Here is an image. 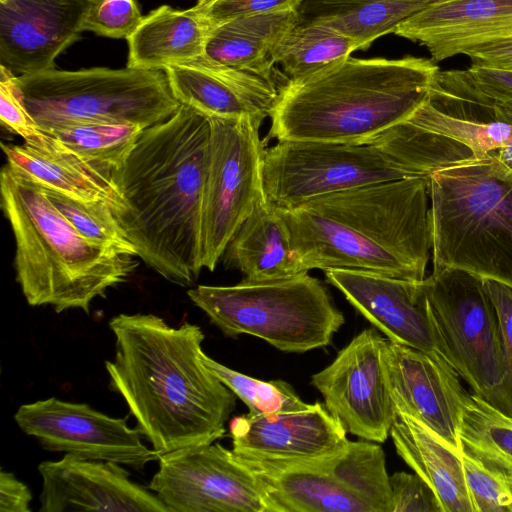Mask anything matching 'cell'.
Listing matches in <instances>:
<instances>
[{"mask_svg":"<svg viewBox=\"0 0 512 512\" xmlns=\"http://www.w3.org/2000/svg\"><path fill=\"white\" fill-rule=\"evenodd\" d=\"M109 327L115 336L114 359L105 362L110 388L159 456L223 437L236 395L204 365L201 327H172L142 313L119 314Z\"/></svg>","mask_w":512,"mask_h":512,"instance_id":"obj_1","label":"cell"},{"mask_svg":"<svg viewBox=\"0 0 512 512\" xmlns=\"http://www.w3.org/2000/svg\"><path fill=\"white\" fill-rule=\"evenodd\" d=\"M210 118L181 105L144 129L112 172L124 208L115 214L137 257L166 280L187 286L202 270L200 226Z\"/></svg>","mask_w":512,"mask_h":512,"instance_id":"obj_2","label":"cell"},{"mask_svg":"<svg viewBox=\"0 0 512 512\" xmlns=\"http://www.w3.org/2000/svg\"><path fill=\"white\" fill-rule=\"evenodd\" d=\"M428 178L355 187L283 210L301 272L365 270L422 281L432 249Z\"/></svg>","mask_w":512,"mask_h":512,"instance_id":"obj_3","label":"cell"},{"mask_svg":"<svg viewBox=\"0 0 512 512\" xmlns=\"http://www.w3.org/2000/svg\"><path fill=\"white\" fill-rule=\"evenodd\" d=\"M438 71L432 60L412 56L335 62L282 87L268 137L368 143L426 101Z\"/></svg>","mask_w":512,"mask_h":512,"instance_id":"obj_4","label":"cell"},{"mask_svg":"<svg viewBox=\"0 0 512 512\" xmlns=\"http://www.w3.org/2000/svg\"><path fill=\"white\" fill-rule=\"evenodd\" d=\"M0 194L15 240L16 280L29 305L89 314L95 298L135 269L134 256L87 239L39 184L8 163L0 173Z\"/></svg>","mask_w":512,"mask_h":512,"instance_id":"obj_5","label":"cell"},{"mask_svg":"<svg viewBox=\"0 0 512 512\" xmlns=\"http://www.w3.org/2000/svg\"><path fill=\"white\" fill-rule=\"evenodd\" d=\"M433 270L457 268L512 288V171L494 151L428 177Z\"/></svg>","mask_w":512,"mask_h":512,"instance_id":"obj_6","label":"cell"},{"mask_svg":"<svg viewBox=\"0 0 512 512\" xmlns=\"http://www.w3.org/2000/svg\"><path fill=\"white\" fill-rule=\"evenodd\" d=\"M187 294L224 335H252L283 352L325 347L345 322L327 288L308 272L231 286L199 285Z\"/></svg>","mask_w":512,"mask_h":512,"instance_id":"obj_7","label":"cell"},{"mask_svg":"<svg viewBox=\"0 0 512 512\" xmlns=\"http://www.w3.org/2000/svg\"><path fill=\"white\" fill-rule=\"evenodd\" d=\"M15 84L41 130L76 122L136 124L146 129L181 106L162 69L55 68L18 75Z\"/></svg>","mask_w":512,"mask_h":512,"instance_id":"obj_8","label":"cell"},{"mask_svg":"<svg viewBox=\"0 0 512 512\" xmlns=\"http://www.w3.org/2000/svg\"><path fill=\"white\" fill-rule=\"evenodd\" d=\"M449 365L477 395L504 413L499 323L483 279L457 268L424 279Z\"/></svg>","mask_w":512,"mask_h":512,"instance_id":"obj_9","label":"cell"},{"mask_svg":"<svg viewBox=\"0 0 512 512\" xmlns=\"http://www.w3.org/2000/svg\"><path fill=\"white\" fill-rule=\"evenodd\" d=\"M210 118L200 226L202 269L214 271L244 220L261 200L265 147L250 118Z\"/></svg>","mask_w":512,"mask_h":512,"instance_id":"obj_10","label":"cell"},{"mask_svg":"<svg viewBox=\"0 0 512 512\" xmlns=\"http://www.w3.org/2000/svg\"><path fill=\"white\" fill-rule=\"evenodd\" d=\"M412 177L370 143L277 141L265 149L267 201L287 210L313 198Z\"/></svg>","mask_w":512,"mask_h":512,"instance_id":"obj_11","label":"cell"},{"mask_svg":"<svg viewBox=\"0 0 512 512\" xmlns=\"http://www.w3.org/2000/svg\"><path fill=\"white\" fill-rule=\"evenodd\" d=\"M158 462L148 488L169 512H270L257 478L219 443L165 453Z\"/></svg>","mask_w":512,"mask_h":512,"instance_id":"obj_12","label":"cell"},{"mask_svg":"<svg viewBox=\"0 0 512 512\" xmlns=\"http://www.w3.org/2000/svg\"><path fill=\"white\" fill-rule=\"evenodd\" d=\"M385 340L376 328L365 329L311 377L324 405L347 433L376 443L390 436L396 418L382 362Z\"/></svg>","mask_w":512,"mask_h":512,"instance_id":"obj_13","label":"cell"},{"mask_svg":"<svg viewBox=\"0 0 512 512\" xmlns=\"http://www.w3.org/2000/svg\"><path fill=\"white\" fill-rule=\"evenodd\" d=\"M14 420L22 432L35 437L49 451L138 470L159 458L142 442L139 429L128 426V417L114 418L86 403L55 397L38 400L21 405Z\"/></svg>","mask_w":512,"mask_h":512,"instance_id":"obj_14","label":"cell"},{"mask_svg":"<svg viewBox=\"0 0 512 512\" xmlns=\"http://www.w3.org/2000/svg\"><path fill=\"white\" fill-rule=\"evenodd\" d=\"M382 362L395 408L408 413L455 451L471 394L442 358L386 338Z\"/></svg>","mask_w":512,"mask_h":512,"instance_id":"obj_15","label":"cell"},{"mask_svg":"<svg viewBox=\"0 0 512 512\" xmlns=\"http://www.w3.org/2000/svg\"><path fill=\"white\" fill-rule=\"evenodd\" d=\"M324 272L327 282L388 340L439 356L448 363L424 280L346 268Z\"/></svg>","mask_w":512,"mask_h":512,"instance_id":"obj_16","label":"cell"},{"mask_svg":"<svg viewBox=\"0 0 512 512\" xmlns=\"http://www.w3.org/2000/svg\"><path fill=\"white\" fill-rule=\"evenodd\" d=\"M406 120L475 154L512 144V105L481 91L467 70H439L426 101Z\"/></svg>","mask_w":512,"mask_h":512,"instance_id":"obj_17","label":"cell"},{"mask_svg":"<svg viewBox=\"0 0 512 512\" xmlns=\"http://www.w3.org/2000/svg\"><path fill=\"white\" fill-rule=\"evenodd\" d=\"M96 0H0V65L19 75L55 69Z\"/></svg>","mask_w":512,"mask_h":512,"instance_id":"obj_18","label":"cell"},{"mask_svg":"<svg viewBox=\"0 0 512 512\" xmlns=\"http://www.w3.org/2000/svg\"><path fill=\"white\" fill-rule=\"evenodd\" d=\"M40 512H169L148 489L133 482L121 464L65 454L38 465Z\"/></svg>","mask_w":512,"mask_h":512,"instance_id":"obj_19","label":"cell"},{"mask_svg":"<svg viewBox=\"0 0 512 512\" xmlns=\"http://www.w3.org/2000/svg\"><path fill=\"white\" fill-rule=\"evenodd\" d=\"M232 451L279 460H313L340 451L347 430L320 402L288 411L239 415L229 424Z\"/></svg>","mask_w":512,"mask_h":512,"instance_id":"obj_20","label":"cell"},{"mask_svg":"<svg viewBox=\"0 0 512 512\" xmlns=\"http://www.w3.org/2000/svg\"><path fill=\"white\" fill-rule=\"evenodd\" d=\"M181 105L208 117L250 118L259 125L270 116L283 85L205 55L163 69Z\"/></svg>","mask_w":512,"mask_h":512,"instance_id":"obj_21","label":"cell"},{"mask_svg":"<svg viewBox=\"0 0 512 512\" xmlns=\"http://www.w3.org/2000/svg\"><path fill=\"white\" fill-rule=\"evenodd\" d=\"M394 34L425 46L433 61L512 37V0H434Z\"/></svg>","mask_w":512,"mask_h":512,"instance_id":"obj_22","label":"cell"},{"mask_svg":"<svg viewBox=\"0 0 512 512\" xmlns=\"http://www.w3.org/2000/svg\"><path fill=\"white\" fill-rule=\"evenodd\" d=\"M232 452L257 478L270 512H373L326 469V456L279 460Z\"/></svg>","mask_w":512,"mask_h":512,"instance_id":"obj_23","label":"cell"},{"mask_svg":"<svg viewBox=\"0 0 512 512\" xmlns=\"http://www.w3.org/2000/svg\"><path fill=\"white\" fill-rule=\"evenodd\" d=\"M7 163L37 184L82 201L108 204L114 214L124 208L112 176L82 159L46 134L40 147L1 144Z\"/></svg>","mask_w":512,"mask_h":512,"instance_id":"obj_24","label":"cell"},{"mask_svg":"<svg viewBox=\"0 0 512 512\" xmlns=\"http://www.w3.org/2000/svg\"><path fill=\"white\" fill-rule=\"evenodd\" d=\"M395 450L435 492L443 512H475L462 453L455 451L421 422L396 409L390 430Z\"/></svg>","mask_w":512,"mask_h":512,"instance_id":"obj_25","label":"cell"},{"mask_svg":"<svg viewBox=\"0 0 512 512\" xmlns=\"http://www.w3.org/2000/svg\"><path fill=\"white\" fill-rule=\"evenodd\" d=\"M212 24L196 5L175 9L162 5L146 16L127 39V67L158 70L205 54Z\"/></svg>","mask_w":512,"mask_h":512,"instance_id":"obj_26","label":"cell"},{"mask_svg":"<svg viewBox=\"0 0 512 512\" xmlns=\"http://www.w3.org/2000/svg\"><path fill=\"white\" fill-rule=\"evenodd\" d=\"M224 263L248 281H268L300 273L282 209L267 199L257 203L228 243Z\"/></svg>","mask_w":512,"mask_h":512,"instance_id":"obj_27","label":"cell"},{"mask_svg":"<svg viewBox=\"0 0 512 512\" xmlns=\"http://www.w3.org/2000/svg\"><path fill=\"white\" fill-rule=\"evenodd\" d=\"M296 22V11L291 9L240 16L212 25L204 55L277 81L271 54Z\"/></svg>","mask_w":512,"mask_h":512,"instance_id":"obj_28","label":"cell"},{"mask_svg":"<svg viewBox=\"0 0 512 512\" xmlns=\"http://www.w3.org/2000/svg\"><path fill=\"white\" fill-rule=\"evenodd\" d=\"M434 0H300L297 21L320 25L367 49Z\"/></svg>","mask_w":512,"mask_h":512,"instance_id":"obj_29","label":"cell"},{"mask_svg":"<svg viewBox=\"0 0 512 512\" xmlns=\"http://www.w3.org/2000/svg\"><path fill=\"white\" fill-rule=\"evenodd\" d=\"M412 177H426L455 163L473 158L471 148L449 137L404 120L370 142Z\"/></svg>","mask_w":512,"mask_h":512,"instance_id":"obj_30","label":"cell"},{"mask_svg":"<svg viewBox=\"0 0 512 512\" xmlns=\"http://www.w3.org/2000/svg\"><path fill=\"white\" fill-rule=\"evenodd\" d=\"M358 50L350 38L329 28L296 22L272 51L271 58L281 65L287 80H298L350 57Z\"/></svg>","mask_w":512,"mask_h":512,"instance_id":"obj_31","label":"cell"},{"mask_svg":"<svg viewBox=\"0 0 512 512\" xmlns=\"http://www.w3.org/2000/svg\"><path fill=\"white\" fill-rule=\"evenodd\" d=\"M145 128L136 124L76 122L42 130L99 170L111 175L132 152Z\"/></svg>","mask_w":512,"mask_h":512,"instance_id":"obj_32","label":"cell"},{"mask_svg":"<svg viewBox=\"0 0 512 512\" xmlns=\"http://www.w3.org/2000/svg\"><path fill=\"white\" fill-rule=\"evenodd\" d=\"M324 465L373 512H391L390 476L380 445L364 439L348 440L343 449L324 458Z\"/></svg>","mask_w":512,"mask_h":512,"instance_id":"obj_33","label":"cell"},{"mask_svg":"<svg viewBox=\"0 0 512 512\" xmlns=\"http://www.w3.org/2000/svg\"><path fill=\"white\" fill-rule=\"evenodd\" d=\"M460 439L463 449L512 477V417L471 394L462 418Z\"/></svg>","mask_w":512,"mask_h":512,"instance_id":"obj_34","label":"cell"},{"mask_svg":"<svg viewBox=\"0 0 512 512\" xmlns=\"http://www.w3.org/2000/svg\"><path fill=\"white\" fill-rule=\"evenodd\" d=\"M201 358L204 365L247 406L251 415L288 412L307 404L283 380L252 378L217 362L204 352Z\"/></svg>","mask_w":512,"mask_h":512,"instance_id":"obj_35","label":"cell"},{"mask_svg":"<svg viewBox=\"0 0 512 512\" xmlns=\"http://www.w3.org/2000/svg\"><path fill=\"white\" fill-rule=\"evenodd\" d=\"M42 188L54 206L87 239L117 252L137 256L134 246L108 204L82 201L48 188Z\"/></svg>","mask_w":512,"mask_h":512,"instance_id":"obj_36","label":"cell"},{"mask_svg":"<svg viewBox=\"0 0 512 512\" xmlns=\"http://www.w3.org/2000/svg\"><path fill=\"white\" fill-rule=\"evenodd\" d=\"M467 488L475 512H512V487L508 478L462 449Z\"/></svg>","mask_w":512,"mask_h":512,"instance_id":"obj_37","label":"cell"},{"mask_svg":"<svg viewBox=\"0 0 512 512\" xmlns=\"http://www.w3.org/2000/svg\"><path fill=\"white\" fill-rule=\"evenodd\" d=\"M144 16L137 0H96L83 31L114 39H128Z\"/></svg>","mask_w":512,"mask_h":512,"instance_id":"obj_38","label":"cell"},{"mask_svg":"<svg viewBox=\"0 0 512 512\" xmlns=\"http://www.w3.org/2000/svg\"><path fill=\"white\" fill-rule=\"evenodd\" d=\"M16 75L0 65V119L3 126L19 135L25 143L40 147L44 133L22 103L15 84Z\"/></svg>","mask_w":512,"mask_h":512,"instance_id":"obj_39","label":"cell"},{"mask_svg":"<svg viewBox=\"0 0 512 512\" xmlns=\"http://www.w3.org/2000/svg\"><path fill=\"white\" fill-rule=\"evenodd\" d=\"M483 282L498 317L503 354L504 413L512 417V288L493 280L483 279Z\"/></svg>","mask_w":512,"mask_h":512,"instance_id":"obj_40","label":"cell"},{"mask_svg":"<svg viewBox=\"0 0 512 512\" xmlns=\"http://www.w3.org/2000/svg\"><path fill=\"white\" fill-rule=\"evenodd\" d=\"M390 488L391 512H443L433 489L416 473H393Z\"/></svg>","mask_w":512,"mask_h":512,"instance_id":"obj_41","label":"cell"},{"mask_svg":"<svg viewBox=\"0 0 512 512\" xmlns=\"http://www.w3.org/2000/svg\"><path fill=\"white\" fill-rule=\"evenodd\" d=\"M300 0H198L195 4L212 25L232 18L295 10Z\"/></svg>","mask_w":512,"mask_h":512,"instance_id":"obj_42","label":"cell"},{"mask_svg":"<svg viewBox=\"0 0 512 512\" xmlns=\"http://www.w3.org/2000/svg\"><path fill=\"white\" fill-rule=\"evenodd\" d=\"M466 70L481 91L500 102L512 105V69L472 64Z\"/></svg>","mask_w":512,"mask_h":512,"instance_id":"obj_43","label":"cell"},{"mask_svg":"<svg viewBox=\"0 0 512 512\" xmlns=\"http://www.w3.org/2000/svg\"><path fill=\"white\" fill-rule=\"evenodd\" d=\"M32 494L14 474L0 472V512H30Z\"/></svg>","mask_w":512,"mask_h":512,"instance_id":"obj_44","label":"cell"},{"mask_svg":"<svg viewBox=\"0 0 512 512\" xmlns=\"http://www.w3.org/2000/svg\"><path fill=\"white\" fill-rule=\"evenodd\" d=\"M465 55L472 64L512 69V37L480 45Z\"/></svg>","mask_w":512,"mask_h":512,"instance_id":"obj_45","label":"cell"},{"mask_svg":"<svg viewBox=\"0 0 512 512\" xmlns=\"http://www.w3.org/2000/svg\"><path fill=\"white\" fill-rule=\"evenodd\" d=\"M498 160L512 171V144L494 151Z\"/></svg>","mask_w":512,"mask_h":512,"instance_id":"obj_46","label":"cell"},{"mask_svg":"<svg viewBox=\"0 0 512 512\" xmlns=\"http://www.w3.org/2000/svg\"><path fill=\"white\" fill-rule=\"evenodd\" d=\"M506 477H507V476H506ZM507 478H508V481H509V483H510V485H511V487H512V477H507Z\"/></svg>","mask_w":512,"mask_h":512,"instance_id":"obj_47","label":"cell"}]
</instances>
